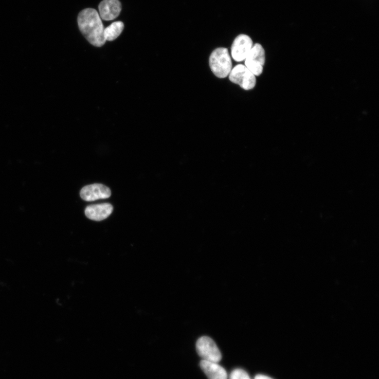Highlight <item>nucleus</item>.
Listing matches in <instances>:
<instances>
[{"label": "nucleus", "mask_w": 379, "mask_h": 379, "mask_svg": "<svg viewBox=\"0 0 379 379\" xmlns=\"http://www.w3.org/2000/svg\"><path fill=\"white\" fill-rule=\"evenodd\" d=\"M255 379H274V378L265 375L258 374L255 376Z\"/></svg>", "instance_id": "nucleus-13"}, {"label": "nucleus", "mask_w": 379, "mask_h": 379, "mask_svg": "<svg viewBox=\"0 0 379 379\" xmlns=\"http://www.w3.org/2000/svg\"><path fill=\"white\" fill-rule=\"evenodd\" d=\"M124 24L121 21L114 22L104 29V37L105 41H113L116 40L122 32Z\"/></svg>", "instance_id": "nucleus-11"}, {"label": "nucleus", "mask_w": 379, "mask_h": 379, "mask_svg": "<svg viewBox=\"0 0 379 379\" xmlns=\"http://www.w3.org/2000/svg\"><path fill=\"white\" fill-rule=\"evenodd\" d=\"M230 379H251L246 371L237 369L234 370L230 374Z\"/></svg>", "instance_id": "nucleus-12"}, {"label": "nucleus", "mask_w": 379, "mask_h": 379, "mask_svg": "<svg viewBox=\"0 0 379 379\" xmlns=\"http://www.w3.org/2000/svg\"><path fill=\"white\" fill-rule=\"evenodd\" d=\"M211 70L218 78L227 77L232 68V64L229 51L227 48H219L214 50L209 59Z\"/></svg>", "instance_id": "nucleus-2"}, {"label": "nucleus", "mask_w": 379, "mask_h": 379, "mask_svg": "<svg viewBox=\"0 0 379 379\" xmlns=\"http://www.w3.org/2000/svg\"><path fill=\"white\" fill-rule=\"evenodd\" d=\"M111 191L106 186L101 184L86 186L80 191L81 198L85 202H94L99 199H104L111 196Z\"/></svg>", "instance_id": "nucleus-7"}, {"label": "nucleus", "mask_w": 379, "mask_h": 379, "mask_svg": "<svg viewBox=\"0 0 379 379\" xmlns=\"http://www.w3.org/2000/svg\"><path fill=\"white\" fill-rule=\"evenodd\" d=\"M113 210L112 205L104 203L87 206L85 208V214L89 219L100 221L107 218L113 213Z\"/></svg>", "instance_id": "nucleus-9"}, {"label": "nucleus", "mask_w": 379, "mask_h": 379, "mask_svg": "<svg viewBox=\"0 0 379 379\" xmlns=\"http://www.w3.org/2000/svg\"><path fill=\"white\" fill-rule=\"evenodd\" d=\"M265 61L264 50L261 44L256 43L245 59V66L255 76H259L262 74Z\"/></svg>", "instance_id": "nucleus-5"}, {"label": "nucleus", "mask_w": 379, "mask_h": 379, "mask_svg": "<svg viewBox=\"0 0 379 379\" xmlns=\"http://www.w3.org/2000/svg\"><path fill=\"white\" fill-rule=\"evenodd\" d=\"M121 9L119 0H103L99 6V15L103 20H113L119 15Z\"/></svg>", "instance_id": "nucleus-8"}, {"label": "nucleus", "mask_w": 379, "mask_h": 379, "mask_svg": "<svg viewBox=\"0 0 379 379\" xmlns=\"http://www.w3.org/2000/svg\"><path fill=\"white\" fill-rule=\"evenodd\" d=\"M229 76L232 83L239 84L244 90H251L256 86V76L244 65H236Z\"/></svg>", "instance_id": "nucleus-4"}, {"label": "nucleus", "mask_w": 379, "mask_h": 379, "mask_svg": "<svg viewBox=\"0 0 379 379\" xmlns=\"http://www.w3.org/2000/svg\"><path fill=\"white\" fill-rule=\"evenodd\" d=\"M200 366L209 379H228L226 370L218 363L203 360L201 361Z\"/></svg>", "instance_id": "nucleus-10"}, {"label": "nucleus", "mask_w": 379, "mask_h": 379, "mask_svg": "<svg viewBox=\"0 0 379 379\" xmlns=\"http://www.w3.org/2000/svg\"><path fill=\"white\" fill-rule=\"evenodd\" d=\"M196 349L198 354L204 360L219 363L222 359L219 349L209 337L200 338L196 342Z\"/></svg>", "instance_id": "nucleus-3"}, {"label": "nucleus", "mask_w": 379, "mask_h": 379, "mask_svg": "<svg viewBox=\"0 0 379 379\" xmlns=\"http://www.w3.org/2000/svg\"><path fill=\"white\" fill-rule=\"evenodd\" d=\"M78 23L81 32L92 45L97 47L104 45L106 42L104 28L96 10L87 8L82 10L78 15Z\"/></svg>", "instance_id": "nucleus-1"}, {"label": "nucleus", "mask_w": 379, "mask_h": 379, "mask_svg": "<svg viewBox=\"0 0 379 379\" xmlns=\"http://www.w3.org/2000/svg\"><path fill=\"white\" fill-rule=\"evenodd\" d=\"M254 46L251 38L246 34H240L234 40L231 47V55L237 62H241L247 58Z\"/></svg>", "instance_id": "nucleus-6"}]
</instances>
